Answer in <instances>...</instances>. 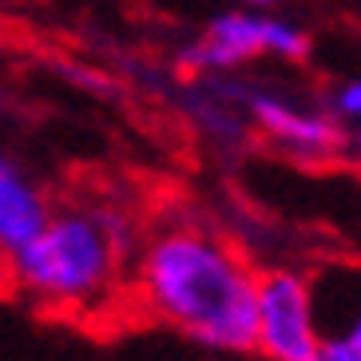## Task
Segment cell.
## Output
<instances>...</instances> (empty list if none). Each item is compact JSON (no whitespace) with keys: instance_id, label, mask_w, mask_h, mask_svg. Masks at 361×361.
Instances as JSON below:
<instances>
[{"instance_id":"8","label":"cell","mask_w":361,"mask_h":361,"mask_svg":"<svg viewBox=\"0 0 361 361\" xmlns=\"http://www.w3.org/2000/svg\"><path fill=\"white\" fill-rule=\"evenodd\" d=\"M318 361H361V310L338 334H322Z\"/></svg>"},{"instance_id":"3","label":"cell","mask_w":361,"mask_h":361,"mask_svg":"<svg viewBox=\"0 0 361 361\" xmlns=\"http://www.w3.org/2000/svg\"><path fill=\"white\" fill-rule=\"evenodd\" d=\"M322 329L314 318L310 282L294 270L258 274L255 298V353L266 361H314Z\"/></svg>"},{"instance_id":"11","label":"cell","mask_w":361,"mask_h":361,"mask_svg":"<svg viewBox=\"0 0 361 361\" xmlns=\"http://www.w3.org/2000/svg\"><path fill=\"white\" fill-rule=\"evenodd\" d=\"M314 361H318V357H314Z\"/></svg>"},{"instance_id":"6","label":"cell","mask_w":361,"mask_h":361,"mask_svg":"<svg viewBox=\"0 0 361 361\" xmlns=\"http://www.w3.org/2000/svg\"><path fill=\"white\" fill-rule=\"evenodd\" d=\"M48 202L24 179V171L0 155V255L20 250L28 238L44 226L48 219Z\"/></svg>"},{"instance_id":"7","label":"cell","mask_w":361,"mask_h":361,"mask_svg":"<svg viewBox=\"0 0 361 361\" xmlns=\"http://www.w3.org/2000/svg\"><path fill=\"white\" fill-rule=\"evenodd\" d=\"M262 52L278 56V60H302L310 52V36L290 20L262 16Z\"/></svg>"},{"instance_id":"4","label":"cell","mask_w":361,"mask_h":361,"mask_svg":"<svg viewBox=\"0 0 361 361\" xmlns=\"http://www.w3.org/2000/svg\"><path fill=\"white\" fill-rule=\"evenodd\" d=\"M243 107L258 123V131L282 151H290L294 159L318 163L345 147L338 119L326 116V111H306V107L290 104L282 96H270V92H243Z\"/></svg>"},{"instance_id":"10","label":"cell","mask_w":361,"mask_h":361,"mask_svg":"<svg viewBox=\"0 0 361 361\" xmlns=\"http://www.w3.org/2000/svg\"><path fill=\"white\" fill-rule=\"evenodd\" d=\"M238 4H250V8H266L270 0H238Z\"/></svg>"},{"instance_id":"2","label":"cell","mask_w":361,"mask_h":361,"mask_svg":"<svg viewBox=\"0 0 361 361\" xmlns=\"http://www.w3.org/2000/svg\"><path fill=\"white\" fill-rule=\"evenodd\" d=\"M128 246V223L116 211H64L12 250V274L28 294L48 302H92L111 286L119 255Z\"/></svg>"},{"instance_id":"5","label":"cell","mask_w":361,"mask_h":361,"mask_svg":"<svg viewBox=\"0 0 361 361\" xmlns=\"http://www.w3.org/2000/svg\"><path fill=\"white\" fill-rule=\"evenodd\" d=\"M262 56V16L255 12H223L207 24V32L179 52L187 72H234Z\"/></svg>"},{"instance_id":"1","label":"cell","mask_w":361,"mask_h":361,"mask_svg":"<svg viewBox=\"0 0 361 361\" xmlns=\"http://www.w3.org/2000/svg\"><path fill=\"white\" fill-rule=\"evenodd\" d=\"M139 290L191 341L214 353H255L258 274L219 234L199 226L155 234L139 258Z\"/></svg>"},{"instance_id":"9","label":"cell","mask_w":361,"mask_h":361,"mask_svg":"<svg viewBox=\"0 0 361 361\" xmlns=\"http://www.w3.org/2000/svg\"><path fill=\"white\" fill-rule=\"evenodd\" d=\"M334 119H345V123H361V75L345 80V84L334 92Z\"/></svg>"}]
</instances>
